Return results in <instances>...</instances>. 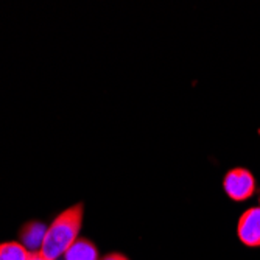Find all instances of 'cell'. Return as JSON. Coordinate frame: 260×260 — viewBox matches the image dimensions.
<instances>
[{
	"instance_id": "cell-1",
	"label": "cell",
	"mask_w": 260,
	"mask_h": 260,
	"mask_svg": "<svg viewBox=\"0 0 260 260\" xmlns=\"http://www.w3.org/2000/svg\"><path fill=\"white\" fill-rule=\"evenodd\" d=\"M84 218V206L81 203L70 206L47 228L45 239L41 248V252L49 258H59L66 251L72 246L80 237V231Z\"/></svg>"
},
{
	"instance_id": "cell-2",
	"label": "cell",
	"mask_w": 260,
	"mask_h": 260,
	"mask_svg": "<svg viewBox=\"0 0 260 260\" xmlns=\"http://www.w3.org/2000/svg\"><path fill=\"white\" fill-rule=\"evenodd\" d=\"M223 188L232 201H245L254 195L255 179L248 169L235 167L224 175Z\"/></svg>"
},
{
	"instance_id": "cell-3",
	"label": "cell",
	"mask_w": 260,
	"mask_h": 260,
	"mask_svg": "<svg viewBox=\"0 0 260 260\" xmlns=\"http://www.w3.org/2000/svg\"><path fill=\"white\" fill-rule=\"evenodd\" d=\"M237 235L245 246L260 248V206L243 212L237 224Z\"/></svg>"
},
{
	"instance_id": "cell-4",
	"label": "cell",
	"mask_w": 260,
	"mask_h": 260,
	"mask_svg": "<svg viewBox=\"0 0 260 260\" xmlns=\"http://www.w3.org/2000/svg\"><path fill=\"white\" fill-rule=\"evenodd\" d=\"M47 228L39 221H30L23 226L19 232V239L20 243L25 246L30 252H38L42 248L44 239H45V234H47Z\"/></svg>"
},
{
	"instance_id": "cell-5",
	"label": "cell",
	"mask_w": 260,
	"mask_h": 260,
	"mask_svg": "<svg viewBox=\"0 0 260 260\" xmlns=\"http://www.w3.org/2000/svg\"><path fill=\"white\" fill-rule=\"evenodd\" d=\"M62 257L64 260H100L99 248L89 239H78Z\"/></svg>"
},
{
	"instance_id": "cell-6",
	"label": "cell",
	"mask_w": 260,
	"mask_h": 260,
	"mask_svg": "<svg viewBox=\"0 0 260 260\" xmlns=\"http://www.w3.org/2000/svg\"><path fill=\"white\" fill-rule=\"evenodd\" d=\"M30 251L20 242L0 243V260H27Z\"/></svg>"
},
{
	"instance_id": "cell-7",
	"label": "cell",
	"mask_w": 260,
	"mask_h": 260,
	"mask_svg": "<svg viewBox=\"0 0 260 260\" xmlns=\"http://www.w3.org/2000/svg\"><path fill=\"white\" fill-rule=\"evenodd\" d=\"M100 260H129V258L122 252H109V254L103 255Z\"/></svg>"
},
{
	"instance_id": "cell-8",
	"label": "cell",
	"mask_w": 260,
	"mask_h": 260,
	"mask_svg": "<svg viewBox=\"0 0 260 260\" xmlns=\"http://www.w3.org/2000/svg\"><path fill=\"white\" fill-rule=\"evenodd\" d=\"M27 260H53V258L45 257L41 251H38V252H30V255H28Z\"/></svg>"
}]
</instances>
